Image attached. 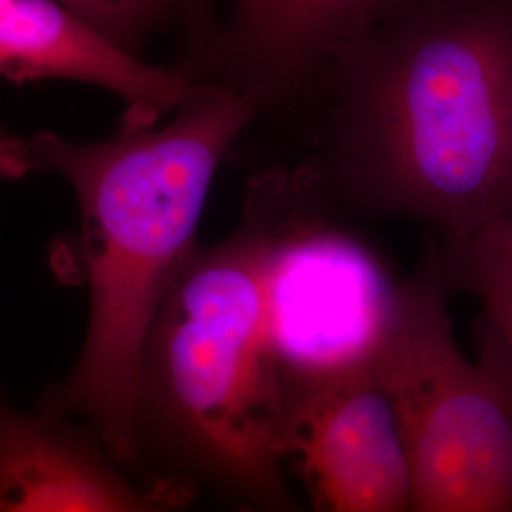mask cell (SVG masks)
<instances>
[{
	"mask_svg": "<svg viewBox=\"0 0 512 512\" xmlns=\"http://www.w3.org/2000/svg\"><path fill=\"white\" fill-rule=\"evenodd\" d=\"M253 116L243 93L202 92L152 126H122L97 143L50 131L19 137V179L57 173L80 205L78 264L90 323L73 370L38 412L78 420L128 473H137L135 414L148 332L196 245L224 154Z\"/></svg>",
	"mask_w": 512,
	"mask_h": 512,
	"instance_id": "6da1fadb",
	"label": "cell"
},
{
	"mask_svg": "<svg viewBox=\"0 0 512 512\" xmlns=\"http://www.w3.org/2000/svg\"><path fill=\"white\" fill-rule=\"evenodd\" d=\"M279 205L258 183L238 230L186 258L141 361L135 478L173 501L306 512L289 484L287 387L266 338L264 266Z\"/></svg>",
	"mask_w": 512,
	"mask_h": 512,
	"instance_id": "7a4b0ae2",
	"label": "cell"
},
{
	"mask_svg": "<svg viewBox=\"0 0 512 512\" xmlns=\"http://www.w3.org/2000/svg\"><path fill=\"white\" fill-rule=\"evenodd\" d=\"M346 162L366 200L461 247L512 213V4L476 0L395 38L361 84Z\"/></svg>",
	"mask_w": 512,
	"mask_h": 512,
	"instance_id": "3957f363",
	"label": "cell"
},
{
	"mask_svg": "<svg viewBox=\"0 0 512 512\" xmlns=\"http://www.w3.org/2000/svg\"><path fill=\"white\" fill-rule=\"evenodd\" d=\"M442 258L401 287L378 378L395 406L410 512H512V357L480 317L475 359L459 348Z\"/></svg>",
	"mask_w": 512,
	"mask_h": 512,
	"instance_id": "277c9868",
	"label": "cell"
},
{
	"mask_svg": "<svg viewBox=\"0 0 512 512\" xmlns=\"http://www.w3.org/2000/svg\"><path fill=\"white\" fill-rule=\"evenodd\" d=\"M279 211L264 266V317L283 382L378 374L397 327L403 283L359 241L300 226Z\"/></svg>",
	"mask_w": 512,
	"mask_h": 512,
	"instance_id": "5b68a950",
	"label": "cell"
},
{
	"mask_svg": "<svg viewBox=\"0 0 512 512\" xmlns=\"http://www.w3.org/2000/svg\"><path fill=\"white\" fill-rule=\"evenodd\" d=\"M285 387L289 465L310 512H410L403 433L378 374Z\"/></svg>",
	"mask_w": 512,
	"mask_h": 512,
	"instance_id": "8992f818",
	"label": "cell"
},
{
	"mask_svg": "<svg viewBox=\"0 0 512 512\" xmlns=\"http://www.w3.org/2000/svg\"><path fill=\"white\" fill-rule=\"evenodd\" d=\"M0 78L109 90L126 105L122 126L158 124L205 86L184 71L141 61L61 0H0Z\"/></svg>",
	"mask_w": 512,
	"mask_h": 512,
	"instance_id": "52a82bcc",
	"label": "cell"
},
{
	"mask_svg": "<svg viewBox=\"0 0 512 512\" xmlns=\"http://www.w3.org/2000/svg\"><path fill=\"white\" fill-rule=\"evenodd\" d=\"M0 512H192V505L141 484L92 431L21 412L0 393Z\"/></svg>",
	"mask_w": 512,
	"mask_h": 512,
	"instance_id": "ba28073f",
	"label": "cell"
},
{
	"mask_svg": "<svg viewBox=\"0 0 512 512\" xmlns=\"http://www.w3.org/2000/svg\"><path fill=\"white\" fill-rule=\"evenodd\" d=\"M384 0H234L238 50L294 65L346 42Z\"/></svg>",
	"mask_w": 512,
	"mask_h": 512,
	"instance_id": "9c48e42d",
	"label": "cell"
},
{
	"mask_svg": "<svg viewBox=\"0 0 512 512\" xmlns=\"http://www.w3.org/2000/svg\"><path fill=\"white\" fill-rule=\"evenodd\" d=\"M450 285L475 294L482 317L497 330L512 357V260L482 236L442 256Z\"/></svg>",
	"mask_w": 512,
	"mask_h": 512,
	"instance_id": "30bf717a",
	"label": "cell"
},
{
	"mask_svg": "<svg viewBox=\"0 0 512 512\" xmlns=\"http://www.w3.org/2000/svg\"><path fill=\"white\" fill-rule=\"evenodd\" d=\"M101 35L135 54L143 38L164 23L179 0H61Z\"/></svg>",
	"mask_w": 512,
	"mask_h": 512,
	"instance_id": "8fae6325",
	"label": "cell"
},
{
	"mask_svg": "<svg viewBox=\"0 0 512 512\" xmlns=\"http://www.w3.org/2000/svg\"><path fill=\"white\" fill-rule=\"evenodd\" d=\"M18 139V135L10 133L0 124V179H18V173H16Z\"/></svg>",
	"mask_w": 512,
	"mask_h": 512,
	"instance_id": "7c38bea8",
	"label": "cell"
},
{
	"mask_svg": "<svg viewBox=\"0 0 512 512\" xmlns=\"http://www.w3.org/2000/svg\"><path fill=\"white\" fill-rule=\"evenodd\" d=\"M480 236L492 241L499 251H503L512 260V213L494 226H490L488 230H484Z\"/></svg>",
	"mask_w": 512,
	"mask_h": 512,
	"instance_id": "4fadbf2b",
	"label": "cell"
}]
</instances>
